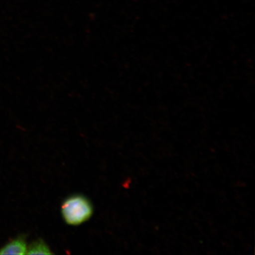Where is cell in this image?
<instances>
[{
  "label": "cell",
  "instance_id": "6da1fadb",
  "mask_svg": "<svg viewBox=\"0 0 255 255\" xmlns=\"http://www.w3.org/2000/svg\"><path fill=\"white\" fill-rule=\"evenodd\" d=\"M61 213L67 225L79 226L91 218L94 207L87 197L82 194H73L62 202Z\"/></svg>",
  "mask_w": 255,
  "mask_h": 255
},
{
  "label": "cell",
  "instance_id": "7a4b0ae2",
  "mask_svg": "<svg viewBox=\"0 0 255 255\" xmlns=\"http://www.w3.org/2000/svg\"><path fill=\"white\" fill-rule=\"evenodd\" d=\"M27 248L26 237L20 235L0 248V255H27Z\"/></svg>",
  "mask_w": 255,
  "mask_h": 255
},
{
  "label": "cell",
  "instance_id": "3957f363",
  "mask_svg": "<svg viewBox=\"0 0 255 255\" xmlns=\"http://www.w3.org/2000/svg\"><path fill=\"white\" fill-rule=\"evenodd\" d=\"M53 253L43 239H37L28 245L27 255H52Z\"/></svg>",
  "mask_w": 255,
  "mask_h": 255
}]
</instances>
